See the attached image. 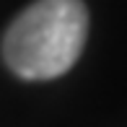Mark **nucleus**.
Listing matches in <instances>:
<instances>
[{"mask_svg": "<svg viewBox=\"0 0 127 127\" xmlns=\"http://www.w3.org/2000/svg\"><path fill=\"white\" fill-rule=\"evenodd\" d=\"M88 36L83 0H36L8 26L3 60L24 80H52L67 73Z\"/></svg>", "mask_w": 127, "mask_h": 127, "instance_id": "f257e3e1", "label": "nucleus"}]
</instances>
